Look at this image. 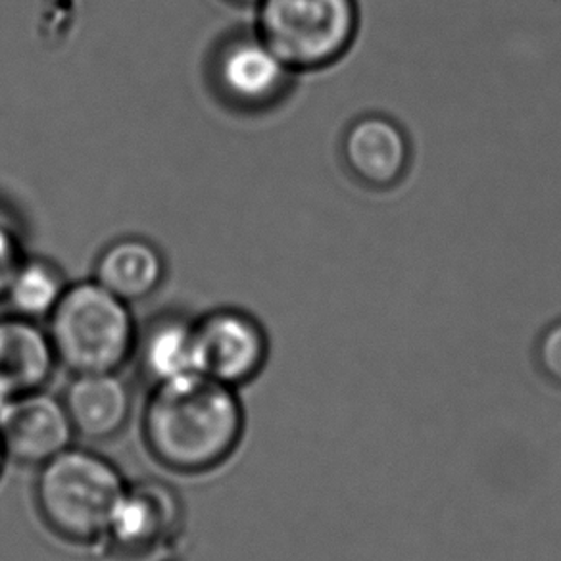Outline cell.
Instances as JSON below:
<instances>
[{"instance_id":"obj_1","label":"cell","mask_w":561,"mask_h":561,"mask_svg":"<svg viewBox=\"0 0 561 561\" xmlns=\"http://www.w3.org/2000/svg\"><path fill=\"white\" fill-rule=\"evenodd\" d=\"M244 433L247 410L239 390L201 374L149 389L140 413L142 445L173 476L224 468L239 453Z\"/></svg>"},{"instance_id":"obj_2","label":"cell","mask_w":561,"mask_h":561,"mask_svg":"<svg viewBox=\"0 0 561 561\" xmlns=\"http://www.w3.org/2000/svg\"><path fill=\"white\" fill-rule=\"evenodd\" d=\"M127 483L108 456L71 445L37 468L33 502L55 537L71 546H102Z\"/></svg>"},{"instance_id":"obj_3","label":"cell","mask_w":561,"mask_h":561,"mask_svg":"<svg viewBox=\"0 0 561 561\" xmlns=\"http://www.w3.org/2000/svg\"><path fill=\"white\" fill-rule=\"evenodd\" d=\"M60 367L71 375L122 371L131 364L139 325L131 305L96 280L70 283L47 320Z\"/></svg>"},{"instance_id":"obj_4","label":"cell","mask_w":561,"mask_h":561,"mask_svg":"<svg viewBox=\"0 0 561 561\" xmlns=\"http://www.w3.org/2000/svg\"><path fill=\"white\" fill-rule=\"evenodd\" d=\"M256 14L257 35L298 76L335 66L358 39V0H262Z\"/></svg>"},{"instance_id":"obj_5","label":"cell","mask_w":561,"mask_h":561,"mask_svg":"<svg viewBox=\"0 0 561 561\" xmlns=\"http://www.w3.org/2000/svg\"><path fill=\"white\" fill-rule=\"evenodd\" d=\"M297 76L256 30L231 35L211 60L216 93L227 106L249 114H262L287 101Z\"/></svg>"},{"instance_id":"obj_6","label":"cell","mask_w":561,"mask_h":561,"mask_svg":"<svg viewBox=\"0 0 561 561\" xmlns=\"http://www.w3.org/2000/svg\"><path fill=\"white\" fill-rule=\"evenodd\" d=\"M183 523L185 504L172 484L158 479L129 481L102 546L117 560H147L178 542Z\"/></svg>"},{"instance_id":"obj_7","label":"cell","mask_w":561,"mask_h":561,"mask_svg":"<svg viewBox=\"0 0 561 561\" xmlns=\"http://www.w3.org/2000/svg\"><path fill=\"white\" fill-rule=\"evenodd\" d=\"M201 375L241 390L264 374L272 341L254 313L226 306L196 318Z\"/></svg>"},{"instance_id":"obj_8","label":"cell","mask_w":561,"mask_h":561,"mask_svg":"<svg viewBox=\"0 0 561 561\" xmlns=\"http://www.w3.org/2000/svg\"><path fill=\"white\" fill-rule=\"evenodd\" d=\"M341 160L352 180L369 191L397 188L412 168L404 125L381 112L354 117L341 135Z\"/></svg>"},{"instance_id":"obj_9","label":"cell","mask_w":561,"mask_h":561,"mask_svg":"<svg viewBox=\"0 0 561 561\" xmlns=\"http://www.w3.org/2000/svg\"><path fill=\"white\" fill-rule=\"evenodd\" d=\"M76 438L62 398L47 389L10 398L0 408V445L9 463L41 468Z\"/></svg>"},{"instance_id":"obj_10","label":"cell","mask_w":561,"mask_h":561,"mask_svg":"<svg viewBox=\"0 0 561 561\" xmlns=\"http://www.w3.org/2000/svg\"><path fill=\"white\" fill-rule=\"evenodd\" d=\"M60 398L76 437L89 443L119 437L133 417L131 387L122 371L76 374Z\"/></svg>"},{"instance_id":"obj_11","label":"cell","mask_w":561,"mask_h":561,"mask_svg":"<svg viewBox=\"0 0 561 561\" xmlns=\"http://www.w3.org/2000/svg\"><path fill=\"white\" fill-rule=\"evenodd\" d=\"M131 364L149 389L201 374L196 318L181 312L154 316L137 331Z\"/></svg>"},{"instance_id":"obj_12","label":"cell","mask_w":561,"mask_h":561,"mask_svg":"<svg viewBox=\"0 0 561 561\" xmlns=\"http://www.w3.org/2000/svg\"><path fill=\"white\" fill-rule=\"evenodd\" d=\"M60 367L47 325L22 316L0 318V398L47 389Z\"/></svg>"},{"instance_id":"obj_13","label":"cell","mask_w":561,"mask_h":561,"mask_svg":"<svg viewBox=\"0 0 561 561\" xmlns=\"http://www.w3.org/2000/svg\"><path fill=\"white\" fill-rule=\"evenodd\" d=\"M93 279L127 305H135L157 295L162 287L165 260L154 242L124 237L102 250Z\"/></svg>"},{"instance_id":"obj_14","label":"cell","mask_w":561,"mask_h":561,"mask_svg":"<svg viewBox=\"0 0 561 561\" xmlns=\"http://www.w3.org/2000/svg\"><path fill=\"white\" fill-rule=\"evenodd\" d=\"M70 283L66 280L60 265L47 257L25 256L10 280L4 302H9L12 313L33 321H47L56 306L62 300Z\"/></svg>"},{"instance_id":"obj_15","label":"cell","mask_w":561,"mask_h":561,"mask_svg":"<svg viewBox=\"0 0 561 561\" xmlns=\"http://www.w3.org/2000/svg\"><path fill=\"white\" fill-rule=\"evenodd\" d=\"M535 366L540 377L561 389V318L550 321L535 341Z\"/></svg>"},{"instance_id":"obj_16","label":"cell","mask_w":561,"mask_h":561,"mask_svg":"<svg viewBox=\"0 0 561 561\" xmlns=\"http://www.w3.org/2000/svg\"><path fill=\"white\" fill-rule=\"evenodd\" d=\"M25 260L22 242L16 231L0 219V302H4L9 293L10 280L16 275L18 267Z\"/></svg>"},{"instance_id":"obj_17","label":"cell","mask_w":561,"mask_h":561,"mask_svg":"<svg viewBox=\"0 0 561 561\" xmlns=\"http://www.w3.org/2000/svg\"><path fill=\"white\" fill-rule=\"evenodd\" d=\"M4 402H7V400H2V398H0V408L4 405ZM7 463H9V460H7V454H4V450H2V445H0V479H2L4 469H7Z\"/></svg>"},{"instance_id":"obj_18","label":"cell","mask_w":561,"mask_h":561,"mask_svg":"<svg viewBox=\"0 0 561 561\" xmlns=\"http://www.w3.org/2000/svg\"><path fill=\"white\" fill-rule=\"evenodd\" d=\"M227 2L237 4V7H254V9H256L257 4H260L262 0H227Z\"/></svg>"}]
</instances>
